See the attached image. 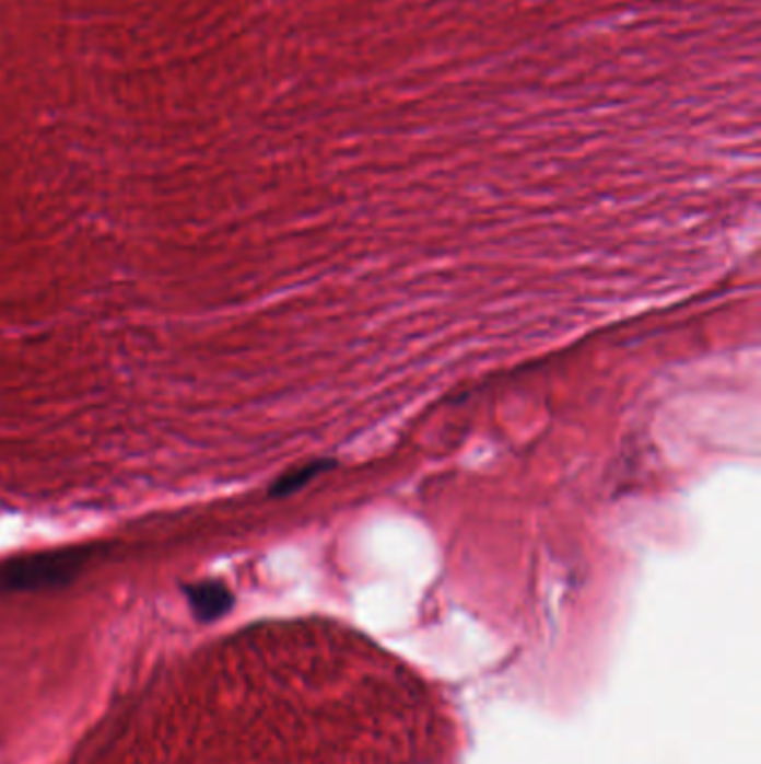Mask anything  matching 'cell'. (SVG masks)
<instances>
[{"label":"cell","instance_id":"obj_2","mask_svg":"<svg viewBox=\"0 0 761 764\" xmlns=\"http://www.w3.org/2000/svg\"><path fill=\"white\" fill-rule=\"evenodd\" d=\"M186 594L192 615L203 624L224 617L233 609V592L220 581H203L188 586Z\"/></svg>","mask_w":761,"mask_h":764},{"label":"cell","instance_id":"obj_1","mask_svg":"<svg viewBox=\"0 0 761 764\" xmlns=\"http://www.w3.org/2000/svg\"><path fill=\"white\" fill-rule=\"evenodd\" d=\"M94 545L14 557L0 564V592H34L72 583L94 559Z\"/></svg>","mask_w":761,"mask_h":764},{"label":"cell","instance_id":"obj_3","mask_svg":"<svg viewBox=\"0 0 761 764\" xmlns=\"http://www.w3.org/2000/svg\"><path fill=\"white\" fill-rule=\"evenodd\" d=\"M324 467H331V463H311V465H304L295 472L284 474L282 478H278L273 483V487H270V497H289V495L297 493L300 487H304Z\"/></svg>","mask_w":761,"mask_h":764}]
</instances>
